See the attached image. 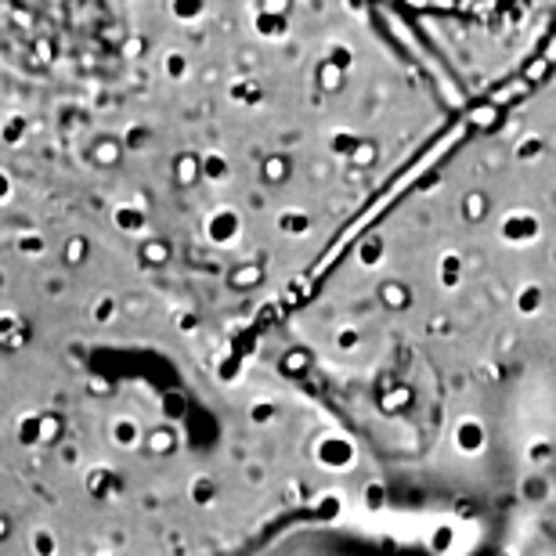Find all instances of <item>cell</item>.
Returning <instances> with one entry per match:
<instances>
[{
    "label": "cell",
    "mask_w": 556,
    "mask_h": 556,
    "mask_svg": "<svg viewBox=\"0 0 556 556\" xmlns=\"http://www.w3.org/2000/svg\"><path fill=\"white\" fill-rule=\"evenodd\" d=\"M498 239L514 250H528L542 239V217L528 206H514L498 217Z\"/></svg>",
    "instance_id": "1"
},
{
    "label": "cell",
    "mask_w": 556,
    "mask_h": 556,
    "mask_svg": "<svg viewBox=\"0 0 556 556\" xmlns=\"http://www.w3.org/2000/svg\"><path fill=\"white\" fill-rule=\"evenodd\" d=\"M354 459H358V448H354L351 438H343V433H321L315 441V463L326 466V470H351Z\"/></svg>",
    "instance_id": "2"
},
{
    "label": "cell",
    "mask_w": 556,
    "mask_h": 556,
    "mask_svg": "<svg viewBox=\"0 0 556 556\" xmlns=\"http://www.w3.org/2000/svg\"><path fill=\"white\" fill-rule=\"evenodd\" d=\"M206 239L214 242V247H236L239 236H242V217H239V210H231V206H217V210H210L206 214Z\"/></svg>",
    "instance_id": "3"
},
{
    "label": "cell",
    "mask_w": 556,
    "mask_h": 556,
    "mask_svg": "<svg viewBox=\"0 0 556 556\" xmlns=\"http://www.w3.org/2000/svg\"><path fill=\"white\" fill-rule=\"evenodd\" d=\"M452 444L459 455H481L488 448V427L477 416H459L452 422Z\"/></svg>",
    "instance_id": "4"
},
{
    "label": "cell",
    "mask_w": 556,
    "mask_h": 556,
    "mask_svg": "<svg viewBox=\"0 0 556 556\" xmlns=\"http://www.w3.org/2000/svg\"><path fill=\"white\" fill-rule=\"evenodd\" d=\"M105 438L113 441V448H119V452H135V448H141V444H144V430H141V422L135 416L119 413V416L109 419Z\"/></svg>",
    "instance_id": "5"
},
{
    "label": "cell",
    "mask_w": 556,
    "mask_h": 556,
    "mask_svg": "<svg viewBox=\"0 0 556 556\" xmlns=\"http://www.w3.org/2000/svg\"><path fill=\"white\" fill-rule=\"evenodd\" d=\"M84 488H87V495L98 498V503H109V498L119 495L124 481H119V473L109 463H98V466H91V470L84 473Z\"/></svg>",
    "instance_id": "6"
},
{
    "label": "cell",
    "mask_w": 556,
    "mask_h": 556,
    "mask_svg": "<svg viewBox=\"0 0 556 556\" xmlns=\"http://www.w3.org/2000/svg\"><path fill=\"white\" fill-rule=\"evenodd\" d=\"M253 33H257L261 40H282L289 33V18H286V4H264L257 15H253Z\"/></svg>",
    "instance_id": "7"
},
{
    "label": "cell",
    "mask_w": 556,
    "mask_h": 556,
    "mask_svg": "<svg viewBox=\"0 0 556 556\" xmlns=\"http://www.w3.org/2000/svg\"><path fill=\"white\" fill-rule=\"evenodd\" d=\"M144 448L152 455H160V459H166V455H174L181 448V433H177L174 422H160V427H152L144 433Z\"/></svg>",
    "instance_id": "8"
},
{
    "label": "cell",
    "mask_w": 556,
    "mask_h": 556,
    "mask_svg": "<svg viewBox=\"0 0 556 556\" xmlns=\"http://www.w3.org/2000/svg\"><path fill=\"white\" fill-rule=\"evenodd\" d=\"M174 181L177 188H192L195 181H203V152H177L174 155Z\"/></svg>",
    "instance_id": "9"
},
{
    "label": "cell",
    "mask_w": 556,
    "mask_h": 556,
    "mask_svg": "<svg viewBox=\"0 0 556 556\" xmlns=\"http://www.w3.org/2000/svg\"><path fill=\"white\" fill-rule=\"evenodd\" d=\"M466 275V257L459 250H444L438 257V286L441 289H459Z\"/></svg>",
    "instance_id": "10"
},
{
    "label": "cell",
    "mask_w": 556,
    "mask_h": 556,
    "mask_svg": "<svg viewBox=\"0 0 556 556\" xmlns=\"http://www.w3.org/2000/svg\"><path fill=\"white\" fill-rule=\"evenodd\" d=\"M15 441L22 448H48L43 444V413H26L15 419Z\"/></svg>",
    "instance_id": "11"
},
{
    "label": "cell",
    "mask_w": 556,
    "mask_h": 556,
    "mask_svg": "<svg viewBox=\"0 0 556 556\" xmlns=\"http://www.w3.org/2000/svg\"><path fill=\"white\" fill-rule=\"evenodd\" d=\"M380 307L387 311H408L413 307V289H408L402 278H383L380 282Z\"/></svg>",
    "instance_id": "12"
},
{
    "label": "cell",
    "mask_w": 556,
    "mask_h": 556,
    "mask_svg": "<svg viewBox=\"0 0 556 556\" xmlns=\"http://www.w3.org/2000/svg\"><path fill=\"white\" fill-rule=\"evenodd\" d=\"M459 214L466 225H484V220L492 217V199H488V192H481V188H470L459 203Z\"/></svg>",
    "instance_id": "13"
},
{
    "label": "cell",
    "mask_w": 556,
    "mask_h": 556,
    "mask_svg": "<svg viewBox=\"0 0 556 556\" xmlns=\"http://www.w3.org/2000/svg\"><path fill=\"white\" fill-rule=\"evenodd\" d=\"M275 225H278V231H282V236L300 239V236H307V231L315 228V220H311L307 210L289 206V210H278V214H275Z\"/></svg>",
    "instance_id": "14"
},
{
    "label": "cell",
    "mask_w": 556,
    "mask_h": 556,
    "mask_svg": "<svg viewBox=\"0 0 556 556\" xmlns=\"http://www.w3.org/2000/svg\"><path fill=\"white\" fill-rule=\"evenodd\" d=\"M514 307H517V315H525V318L542 315V307H546V289H542L539 282H525L517 289Z\"/></svg>",
    "instance_id": "15"
},
{
    "label": "cell",
    "mask_w": 556,
    "mask_h": 556,
    "mask_svg": "<svg viewBox=\"0 0 556 556\" xmlns=\"http://www.w3.org/2000/svg\"><path fill=\"white\" fill-rule=\"evenodd\" d=\"M113 225L119 231H127V236H141V231L149 228V217H144V210L138 203H119L113 210Z\"/></svg>",
    "instance_id": "16"
},
{
    "label": "cell",
    "mask_w": 556,
    "mask_h": 556,
    "mask_svg": "<svg viewBox=\"0 0 556 556\" xmlns=\"http://www.w3.org/2000/svg\"><path fill=\"white\" fill-rule=\"evenodd\" d=\"M22 343H26V321L4 311V315H0V348L11 354V351H18Z\"/></svg>",
    "instance_id": "17"
},
{
    "label": "cell",
    "mask_w": 556,
    "mask_h": 556,
    "mask_svg": "<svg viewBox=\"0 0 556 556\" xmlns=\"http://www.w3.org/2000/svg\"><path fill=\"white\" fill-rule=\"evenodd\" d=\"M365 138L358 135V130H351V127H332L329 130V138H326V144H329V152H337L340 160H351L354 152H358V144H362Z\"/></svg>",
    "instance_id": "18"
},
{
    "label": "cell",
    "mask_w": 556,
    "mask_h": 556,
    "mask_svg": "<svg viewBox=\"0 0 556 556\" xmlns=\"http://www.w3.org/2000/svg\"><path fill=\"white\" fill-rule=\"evenodd\" d=\"M124 149L127 144L119 141V138H98L94 144H91V160H94V166H116L119 160H124Z\"/></svg>",
    "instance_id": "19"
},
{
    "label": "cell",
    "mask_w": 556,
    "mask_h": 556,
    "mask_svg": "<svg viewBox=\"0 0 556 556\" xmlns=\"http://www.w3.org/2000/svg\"><path fill=\"white\" fill-rule=\"evenodd\" d=\"M170 242L166 239H144L138 247V264H144V268H163L166 261H170Z\"/></svg>",
    "instance_id": "20"
},
{
    "label": "cell",
    "mask_w": 556,
    "mask_h": 556,
    "mask_svg": "<svg viewBox=\"0 0 556 556\" xmlns=\"http://www.w3.org/2000/svg\"><path fill=\"white\" fill-rule=\"evenodd\" d=\"M228 98L236 105H257L261 98H264V87L253 80V76H239V80L228 84Z\"/></svg>",
    "instance_id": "21"
},
{
    "label": "cell",
    "mask_w": 556,
    "mask_h": 556,
    "mask_svg": "<svg viewBox=\"0 0 556 556\" xmlns=\"http://www.w3.org/2000/svg\"><path fill=\"white\" fill-rule=\"evenodd\" d=\"M188 495H192V503L195 506H214L217 503V495H220V488H217V477H210V473H195L192 477V484H188Z\"/></svg>",
    "instance_id": "22"
},
{
    "label": "cell",
    "mask_w": 556,
    "mask_h": 556,
    "mask_svg": "<svg viewBox=\"0 0 556 556\" xmlns=\"http://www.w3.org/2000/svg\"><path fill=\"white\" fill-rule=\"evenodd\" d=\"M383 253H387V242L380 236H365L358 247H354V257H358L362 268H380Z\"/></svg>",
    "instance_id": "23"
},
{
    "label": "cell",
    "mask_w": 556,
    "mask_h": 556,
    "mask_svg": "<svg viewBox=\"0 0 556 556\" xmlns=\"http://www.w3.org/2000/svg\"><path fill=\"white\" fill-rule=\"evenodd\" d=\"M264 282V268L261 264H239V268L228 271V286L239 289V293H247V289H257Z\"/></svg>",
    "instance_id": "24"
},
{
    "label": "cell",
    "mask_w": 556,
    "mask_h": 556,
    "mask_svg": "<svg viewBox=\"0 0 556 556\" xmlns=\"http://www.w3.org/2000/svg\"><path fill=\"white\" fill-rule=\"evenodd\" d=\"M261 174H264V181H268V185H286L289 174H293V160H289V155H282V152H275V155H268V160H264Z\"/></svg>",
    "instance_id": "25"
},
{
    "label": "cell",
    "mask_w": 556,
    "mask_h": 556,
    "mask_svg": "<svg viewBox=\"0 0 556 556\" xmlns=\"http://www.w3.org/2000/svg\"><path fill=\"white\" fill-rule=\"evenodd\" d=\"M29 553L33 556H59V535L51 528H33L29 531Z\"/></svg>",
    "instance_id": "26"
},
{
    "label": "cell",
    "mask_w": 556,
    "mask_h": 556,
    "mask_svg": "<svg viewBox=\"0 0 556 556\" xmlns=\"http://www.w3.org/2000/svg\"><path fill=\"white\" fill-rule=\"evenodd\" d=\"M343 80H348V73L337 70L332 62H321L318 70H315V84H318V91H326V94H337Z\"/></svg>",
    "instance_id": "27"
},
{
    "label": "cell",
    "mask_w": 556,
    "mask_h": 556,
    "mask_svg": "<svg viewBox=\"0 0 556 556\" xmlns=\"http://www.w3.org/2000/svg\"><path fill=\"white\" fill-rule=\"evenodd\" d=\"M231 174V163L225 152H203V181H225Z\"/></svg>",
    "instance_id": "28"
},
{
    "label": "cell",
    "mask_w": 556,
    "mask_h": 556,
    "mask_svg": "<svg viewBox=\"0 0 556 556\" xmlns=\"http://www.w3.org/2000/svg\"><path fill=\"white\" fill-rule=\"evenodd\" d=\"M87 253H91V242H87L84 236H70L62 242V261L70 264V268H80V264L87 261Z\"/></svg>",
    "instance_id": "29"
},
{
    "label": "cell",
    "mask_w": 556,
    "mask_h": 556,
    "mask_svg": "<svg viewBox=\"0 0 556 556\" xmlns=\"http://www.w3.org/2000/svg\"><path fill=\"white\" fill-rule=\"evenodd\" d=\"M542 152H546V141H542L539 135H525V138L517 141L514 160H520V163H535V160H542Z\"/></svg>",
    "instance_id": "30"
},
{
    "label": "cell",
    "mask_w": 556,
    "mask_h": 556,
    "mask_svg": "<svg viewBox=\"0 0 556 556\" xmlns=\"http://www.w3.org/2000/svg\"><path fill=\"white\" fill-rule=\"evenodd\" d=\"M116 307H119V300L113 293H98L91 300V318L98 321V326H105V321L116 318Z\"/></svg>",
    "instance_id": "31"
},
{
    "label": "cell",
    "mask_w": 556,
    "mask_h": 556,
    "mask_svg": "<svg viewBox=\"0 0 556 556\" xmlns=\"http://www.w3.org/2000/svg\"><path fill=\"white\" fill-rule=\"evenodd\" d=\"M163 70H166V76H170V80H185V76L192 73V65H188V54L185 51H166Z\"/></svg>",
    "instance_id": "32"
},
{
    "label": "cell",
    "mask_w": 556,
    "mask_h": 556,
    "mask_svg": "<svg viewBox=\"0 0 556 556\" xmlns=\"http://www.w3.org/2000/svg\"><path fill=\"white\" fill-rule=\"evenodd\" d=\"M520 495H525L528 503H542V498L549 495V481L542 473H531L525 477V484H520Z\"/></svg>",
    "instance_id": "33"
},
{
    "label": "cell",
    "mask_w": 556,
    "mask_h": 556,
    "mask_svg": "<svg viewBox=\"0 0 556 556\" xmlns=\"http://www.w3.org/2000/svg\"><path fill=\"white\" fill-rule=\"evenodd\" d=\"M26 127H29V119L22 116V113H8L4 116V144H18L22 138H26Z\"/></svg>",
    "instance_id": "34"
},
{
    "label": "cell",
    "mask_w": 556,
    "mask_h": 556,
    "mask_svg": "<svg viewBox=\"0 0 556 556\" xmlns=\"http://www.w3.org/2000/svg\"><path fill=\"white\" fill-rule=\"evenodd\" d=\"M376 155H380V144H376V141H369V138H365L362 144H358V152H354L351 155V166H354V170H369V166L376 163Z\"/></svg>",
    "instance_id": "35"
},
{
    "label": "cell",
    "mask_w": 556,
    "mask_h": 556,
    "mask_svg": "<svg viewBox=\"0 0 556 556\" xmlns=\"http://www.w3.org/2000/svg\"><path fill=\"white\" fill-rule=\"evenodd\" d=\"M15 250L22 257H43V236H37V231H22V236H15Z\"/></svg>",
    "instance_id": "36"
},
{
    "label": "cell",
    "mask_w": 556,
    "mask_h": 556,
    "mask_svg": "<svg viewBox=\"0 0 556 556\" xmlns=\"http://www.w3.org/2000/svg\"><path fill=\"white\" fill-rule=\"evenodd\" d=\"M311 369V351H286V358H282V372L286 376H300V372H307Z\"/></svg>",
    "instance_id": "37"
},
{
    "label": "cell",
    "mask_w": 556,
    "mask_h": 556,
    "mask_svg": "<svg viewBox=\"0 0 556 556\" xmlns=\"http://www.w3.org/2000/svg\"><path fill=\"white\" fill-rule=\"evenodd\" d=\"M203 11H206L203 0H174V4H170V15L181 18V22H192V18L203 15Z\"/></svg>",
    "instance_id": "38"
},
{
    "label": "cell",
    "mask_w": 556,
    "mask_h": 556,
    "mask_svg": "<svg viewBox=\"0 0 556 556\" xmlns=\"http://www.w3.org/2000/svg\"><path fill=\"white\" fill-rule=\"evenodd\" d=\"M332 343H337L340 351H354V348H362V329L358 326H340L337 329V337H332Z\"/></svg>",
    "instance_id": "39"
},
{
    "label": "cell",
    "mask_w": 556,
    "mask_h": 556,
    "mask_svg": "<svg viewBox=\"0 0 556 556\" xmlns=\"http://www.w3.org/2000/svg\"><path fill=\"white\" fill-rule=\"evenodd\" d=\"M326 62H332L337 70L348 73L351 65H354V51L348 48V43H329V54H326Z\"/></svg>",
    "instance_id": "40"
},
{
    "label": "cell",
    "mask_w": 556,
    "mask_h": 556,
    "mask_svg": "<svg viewBox=\"0 0 556 556\" xmlns=\"http://www.w3.org/2000/svg\"><path fill=\"white\" fill-rule=\"evenodd\" d=\"M62 430H65L62 416L43 413V444H62Z\"/></svg>",
    "instance_id": "41"
},
{
    "label": "cell",
    "mask_w": 556,
    "mask_h": 556,
    "mask_svg": "<svg viewBox=\"0 0 556 556\" xmlns=\"http://www.w3.org/2000/svg\"><path fill=\"white\" fill-rule=\"evenodd\" d=\"M553 459V444L546 438H535L528 444V463L531 466H542V463H549Z\"/></svg>",
    "instance_id": "42"
},
{
    "label": "cell",
    "mask_w": 556,
    "mask_h": 556,
    "mask_svg": "<svg viewBox=\"0 0 556 556\" xmlns=\"http://www.w3.org/2000/svg\"><path fill=\"white\" fill-rule=\"evenodd\" d=\"M278 416V405L275 402H257V405H250V419L257 422V427H268V422Z\"/></svg>",
    "instance_id": "43"
},
{
    "label": "cell",
    "mask_w": 556,
    "mask_h": 556,
    "mask_svg": "<svg viewBox=\"0 0 556 556\" xmlns=\"http://www.w3.org/2000/svg\"><path fill=\"white\" fill-rule=\"evenodd\" d=\"M387 506V492L380 481H372L369 488H365V509H372V514H380V509Z\"/></svg>",
    "instance_id": "44"
},
{
    "label": "cell",
    "mask_w": 556,
    "mask_h": 556,
    "mask_svg": "<svg viewBox=\"0 0 556 556\" xmlns=\"http://www.w3.org/2000/svg\"><path fill=\"white\" fill-rule=\"evenodd\" d=\"M163 413H166V419H181V413H185V397H181V394H166V397H163Z\"/></svg>",
    "instance_id": "45"
},
{
    "label": "cell",
    "mask_w": 556,
    "mask_h": 556,
    "mask_svg": "<svg viewBox=\"0 0 556 556\" xmlns=\"http://www.w3.org/2000/svg\"><path fill=\"white\" fill-rule=\"evenodd\" d=\"M59 459H62L65 466L80 463V444H76V441H62V444H59Z\"/></svg>",
    "instance_id": "46"
},
{
    "label": "cell",
    "mask_w": 556,
    "mask_h": 556,
    "mask_svg": "<svg viewBox=\"0 0 556 556\" xmlns=\"http://www.w3.org/2000/svg\"><path fill=\"white\" fill-rule=\"evenodd\" d=\"M452 542H455V531L452 528H438V531H433V539H430V546L438 549V553H444V549L452 546Z\"/></svg>",
    "instance_id": "47"
},
{
    "label": "cell",
    "mask_w": 556,
    "mask_h": 556,
    "mask_svg": "<svg viewBox=\"0 0 556 556\" xmlns=\"http://www.w3.org/2000/svg\"><path fill=\"white\" fill-rule=\"evenodd\" d=\"M340 506H343V495H326V498L318 503V514H321V517H337V514H340Z\"/></svg>",
    "instance_id": "48"
},
{
    "label": "cell",
    "mask_w": 556,
    "mask_h": 556,
    "mask_svg": "<svg viewBox=\"0 0 556 556\" xmlns=\"http://www.w3.org/2000/svg\"><path fill=\"white\" fill-rule=\"evenodd\" d=\"M427 329L433 332V337H448V332H452V318H444V315H433V318L427 321Z\"/></svg>",
    "instance_id": "49"
},
{
    "label": "cell",
    "mask_w": 556,
    "mask_h": 556,
    "mask_svg": "<svg viewBox=\"0 0 556 556\" xmlns=\"http://www.w3.org/2000/svg\"><path fill=\"white\" fill-rule=\"evenodd\" d=\"M408 397H413V391H408V387H397V394L387 397L383 408H402V405H408Z\"/></svg>",
    "instance_id": "50"
},
{
    "label": "cell",
    "mask_w": 556,
    "mask_h": 556,
    "mask_svg": "<svg viewBox=\"0 0 556 556\" xmlns=\"http://www.w3.org/2000/svg\"><path fill=\"white\" fill-rule=\"evenodd\" d=\"M144 141H149V135H144V127L127 130V138H124V144H130V149H141Z\"/></svg>",
    "instance_id": "51"
},
{
    "label": "cell",
    "mask_w": 556,
    "mask_h": 556,
    "mask_svg": "<svg viewBox=\"0 0 556 556\" xmlns=\"http://www.w3.org/2000/svg\"><path fill=\"white\" fill-rule=\"evenodd\" d=\"M8 195H11V177L8 170H0V203H8Z\"/></svg>",
    "instance_id": "52"
},
{
    "label": "cell",
    "mask_w": 556,
    "mask_h": 556,
    "mask_svg": "<svg viewBox=\"0 0 556 556\" xmlns=\"http://www.w3.org/2000/svg\"><path fill=\"white\" fill-rule=\"evenodd\" d=\"M177 326H181V329L188 332V329H195V326H199V318H195V315H177Z\"/></svg>",
    "instance_id": "53"
},
{
    "label": "cell",
    "mask_w": 556,
    "mask_h": 556,
    "mask_svg": "<svg viewBox=\"0 0 556 556\" xmlns=\"http://www.w3.org/2000/svg\"><path fill=\"white\" fill-rule=\"evenodd\" d=\"M43 289H48V293H62V278H48Z\"/></svg>",
    "instance_id": "54"
},
{
    "label": "cell",
    "mask_w": 556,
    "mask_h": 556,
    "mask_svg": "<svg viewBox=\"0 0 556 556\" xmlns=\"http://www.w3.org/2000/svg\"><path fill=\"white\" fill-rule=\"evenodd\" d=\"M11 535V520H8V514H0V539H8Z\"/></svg>",
    "instance_id": "55"
},
{
    "label": "cell",
    "mask_w": 556,
    "mask_h": 556,
    "mask_svg": "<svg viewBox=\"0 0 556 556\" xmlns=\"http://www.w3.org/2000/svg\"><path fill=\"white\" fill-rule=\"evenodd\" d=\"M91 394H109V383L105 380H91Z\"/></svg>",
    "instance_id": "56"
},
{
    "label": "cell",
    "mask_w": 556,
    "mask_h": 556,
    "mask_svg": "<svg viewBox=\"0 0 556 556\" xmlns=\"http://www.w3.org/2000/svg\"><path fill=\"white\" fill-rule=\"evenodd\" d=\"M250 481H253V484H261V481H264V470H261V466H250Z\"/></svg>",
    "instance_id": "57"
},
{
    "label": "cell",
    "mask_w": 556,
    "mask_h": 556,
    "mask_svg": "<svg viewBox=\"0 0 556 556\" xmlns=\"http://www.w3.org/2000/svg\"><path fill=\"white\" fill-rule=\"evenodd\" d=\"M98 556H116V553H98Z\"/></svg>",
    "instance_id": "58"
},
{
    "label": "cell",
    "mask_w": 556,
    "mask_h": 556,
    "mask_svg": "<svg viewBox=\"0 0 556 556\" xmlns=\"http://www.w3.org/2000/svg\"><path fill=\"white\" fill-rule=\"evenodd\" d=\"M498 556H514V553H498Z\"/></svg>",
    "instance_id": "59"
},
{
    "label": "cell",
    "mask_w": 556,
    "mask_h": 556,
    "mask_svg": "<svg viewBox=\"0 0 556 556\" xmlns=\"http://www.w3.org/2000/svg\"><path fill=\"white\" fill-rule=\"evenodd\" d=\"M553 261H556V250H553Z\"/></svg>",
    "instance_id": "60"
}]
</instances>
